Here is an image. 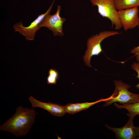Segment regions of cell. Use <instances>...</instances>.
Masks as SVG:
<instances>
[{
  "label": "cell",
  "mask_w": 139,
  "mask_h": 139,
  "mask_svg": "<svg viewBox=\"0 0 139 139\" xmlns=\"http://www.w3.org/2000/svg\"><path fill=\"white\" fill-rule=\"evenodd\" d=\"M35 110L19 106L14 114L0 126V131L10 133L17 137L26 136L35 122Z\"/></svg>",
  "instance_id": "1"
},
{
  "label": "cell",
  "mask_w": 139,
  "mask_h": 139,
  "mask_svg": "<svg viewBox=\"0 0 139 139\" xmlns=\"http://www.w3.org/2000/svg\"><path fill=\"white\" fill-rule=\"evenodd\" d=\"M120 34L121 33L118 31L105 30L89 38L87 41V49L83 57L85 65L92 67L90 62L91 58L93 56L99 55L102 51L101 43L104 39L110 36Z\"/></svg>",
  "instance_id": "2"
},
{
  "label": "cell",
  "mask_w": 139,
  "mask_h": 139,
  "mask_svg": "<svg viewBox=\"0 0 139 139\" xmlns=\"http://www.w3.org/2000/svg\"><path fill=\"white\" fill-rule=\"evenodd\" d=\"M115 88L111 95L112 98L105 101L103 106L106 107L113 103L119 102L121 104H131L139 101V94L133 93L128 89L131 86L121 81H114Z\"/></svg>",
  "instance_id": "3"
},
{
  "label": "cell",
  "mask_w": 139,
  "mask_h": 139,
  "mask_svg": "<svg viewBox=\"0 0 139 139\" xmlns=\"http://www.w3.org/2000/svg\"><path fill=\"white\" fill-rule=\"evenodd\" d=\"M92 5L97 6L99 13L102 17L109 19L111 23V27L116 30L122 27L115 8V0H90Z\"/></svg>",
  "instance_id": "4"
},
{
  "label": "cell",
  "mask_w": 139,
  "mask_h": 139,
  "mask_svg": "<svg viewBox=\"0 0 139 139\" xmlns=\"http://www.w3.org/2000/svg\"><path fill=\"white\" fill-rule=\"evenodd\" d=\"M55 0H53L50 6L45 13L39 15L28 26H23L21 21L15 24L13 28L15 31L24 36L27 40H34L37 31L41 28V25L42 21L46 16L50 14Z\"/></svg>",
  "instance_id": "5"
},
{
  "label": "cell",
  "mask_w": 139,
  "mask_h": 139,
  "mask_svg": "<svg viewBox=\"0 0 139 139\" xmlns=\"http://www.w3.org/2000/svg\"><path fill=\"white\" fill-rule=\"evenodd\" d=\"M61 10L60 6L58 5L56 13L53 15L49 14L47 15L44 18L41 25V27H46L51 31L55 36L62 37L64 35L63 27L66 19L60 16Z\"/></svg>",
  "instance_id": "6"
},
{
  "label": "cell",
  "mask_w": 139,
  "mask_h": 139,
  "mask_svg": "<svg viewBox=\"0 0 139 139\" xmlns=\"http://www.w3.org/2000/svg\"><path fill=\"white\" fill-rule=\"evenodd\" d=\"M139 10L134 7L118 11V16L125 31L134 28L139 25Z\"/></svg>",
  "instance_id": "7"
},
{
  "label": "cell",
  "mask_w": 139,
  "mask_h": 139,
  "mask_svg": "<svg viewBox=\"0 0 139 139\" xmlns=\"http://www.w3.org/2000/svg\"><path fill=\"white\" fill-rule=\"evenodd\" d=\"M133 119L129 118L126 125L122 127L114 128L107 125H106V126L108 129L114 133L115 137L117 138H136L139 137V127H136L134 126Z\"/></svg>",
  "instance_id": "8"
},
{
  "label": "cell",
  "mask_w": 139,
  "mask_h": 139,
  "mask_svg": "<svg viewBox=\"0 0 139 139\" xmlns=\"http://www.w3.org/2000/svg\"><path fill=\"white\" fill-rule=\"evenodd\" d=\"M29 100L32 107L41 108L48 111L55 116L62 117L66 113L64 106L51 102H42L35 99L32 96L29 97Z\"/></svg>",
  "instance_id": "9"
},
{
  "label": "cell",
  "mask_w": 139,
  "mask_h": 139,
  "mask_svg": "<svg viewBox=\"0 0 139 139\" xmlns=\"http://www.w3.org/2000/svg\"><path fill=\"white\" fill-rule=\"evenodd\" d=\"M112 98L111 95L106 99L101 98L93 102H85L75 103H68L64 106L66 113L74 114L83 110H86L94 105L102 101H105Z\"/></svg>",
  "instance_id": "10"
},
{
  "label": "cell",
  "mask_w": 139,
  "mask_h": 139,
  "mask_svg": "<svg viewBox=\"0 0 139 139\" xmlns=\"http://www.w3.org/2000/svg\"><path fill=\"white\" fill-rule=\"evenodd\" d=\"M115 107L119 109H125L128 112L127 114L129 118L133 119L137 115H139V101L131 104H122L118 105L116 102L114 103Z\"/></svg>",
  "instance_id": "11"
},
{
  "label": "cell",
  "mask_w": 139,
  "mask_h": 139,
  "mask_svg": "<svg viewBox=\"0 0 139 139\" xmlns=\"http://www.w3.org/2000/svg\"><path fill=\"white\" fill-rule=\"evenodd\" d=\"M115 4L117 11L121 10L139 7V0H115Z\"/></svg>",
  "instance_id": "12"
},
{
  "label": "cell",
  "mask_w": 139,
  "mask_h": 139,
  "mask_svg": "<svg viewBox=\"0 0 139 139\" xmlns=\"http://www.w3.org/2000/svg\"><path fill=\"white\" fill-rule=\"evenodd\" d=\"M59 73L56 70L50 68L47 78V83L49 84H55L59 77Z\"/></svg>",
  "instance_id": "13"
},
{
  "label": "cell",
  "mask_w": 139,
  "mask_h": 139,
  "mask_svg": "<svg viewBox=\"0 0 139 139\" xmlns=\"http://www.w3.org/2000/svg\"><path fill=\"white\" fill-rule=\"evenodd\" d=\"M131 68L135 71L137 73V77L139 79V62L133 63L131 65ZM138 89L139 88V83L136 85Z\"/></svg>",
  "instance_id": "14"
},
{
  "label": "cell",
  "mask_w": 139,
  "mask_h": 139,
  "mask_svg": "<svg viewBox=\"0 0 139 139\" xmlns=\"http://www.w3.org/2000/svg\"><path fill=\"white\" fill-rule=\"evenodd\" d=\"M130 52L132 54H135L136 61L139 62V46L132 49Z\"/></svg>",
  "instance_id": "15"
},
{
  "label": "cell",
  "mask_w": 139,
  "mask_h": 139,
  "mask_svg": "<svg viewBox=\"0 0 139 139\" xmlns=\"http://www.w3.org/2000/svg\"><path fill=\"white\" fill-rule=\"evenodd\" d=\"M136 139H139V137H137V138H136Z\"/></svg>",
  "instance_id": "16"
},
{
  "label": "cell",
  "mask_w": 139,
  "mask_h": 139,
  "mask_svg": "<svg viewBox=\"0 0 139 139\" xmlns=\"http://www.w3.org/2000/svg\"><path fill=\"white\" fill-rule=\"evenodd\" d=\"M138 28H139V25H138Z\"/></svg>",
  "instance_id": "17"
}]
</instances>
